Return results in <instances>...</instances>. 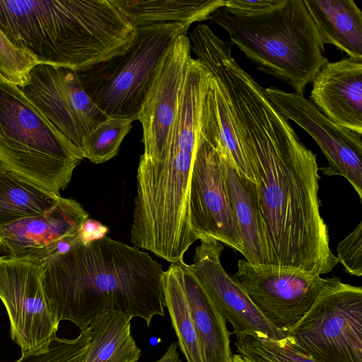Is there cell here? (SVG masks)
<instances>
[{"label":"cell","instance_id":"cell-1","mask_svg":"<svg viewBox=\"0 0 362 362\" xmlns=\"http://www.w3.org/2000/svg\"><path fill=\"white\" fill-rule=\"evenodd\" d=\"M226 102L256 181L267 266L329 273L338 261L320 211L316 155L259 84L230 92Z\"/></svg>","mask_w":362,"mask_h":362},{"label":"cell","instance_id":"cell-2","mask_svg":"<svg viewBox=\"0 0 362 362\" xmlns=\"http://www.w3.org/2000/svg\"><path fill=\"white\" fill-rule=\"evenodd\" d=\"M42 286L57 323L80 329L103 312H115L147 327L163 317L162 265L148 252L105 235L88 244L78 240L66 252L41 262Z\"/></svg>","mask_w":362,"mask_h":362},{"label":"cell","instance_id":"cell-3","mask_svg":"<svg viewBox=\"0 0 362 362\" xmlns=\"http://www.w3.org/2000/svg\"><path fill=\"white\" fill-rule=\"evenodd\" d=\"M0 29L39 64L76 71L123 53L136 33L112 0H0Z\"/></svg>","mask_w":362,"mask_h":362},{"label":"cell","instance_id":"cell-4","mask_svg":"<svg viewBox=\"0 0 362 362\" xmlns=\"http://www.w3.org/2000/svg\"><path fill=\"white\" fill-rule=\"evenodd\" d=\"M229 34L258 69L303 95L328 61L303 0H276L271 6L245 12L221 6L209 16Z\"/></svg>","mask_w":362,"mask_h":362},{"label":"cell","instance_id":"cell-5","mask_svg":"<svg viewBox=\"0 0 362 362\" xmlns=\"http://www.w3.org/2000/svg\"><path fill=\"white\" fill-rule=\"evenodd\" d=\"M85 158L21 89L0 82V161L41 187L60 195Z\"/></svg>","mask_w":362,"mask_h":362},{"label":"cell","instance_id":"cell-6","mask_svg":"<svg viewBox=\"0 0 362 362\" xmlns=\"http://www.w3.org/2000/svg\"><path fill=\"white\" fill-rule=\"evenodd\" d=\"M187 31L176 23L136 28L125 52L76 71L83 89L108 117L138 120L167 52Z\"/></svg>","mask_w":362,"mask_h":362},{"label":"cell","instance_id":"cell-7","mask_svg":"<svg viewBox=\"0 0 362 362\" xmlns=\"http://www.w3.org/2000/svg\"><path fill=\"white\" fill-rule=\"evenodd\" d=\"M287 336L317 362H362V288L335 276Z\"/></svg>","mask_w":362,"mask_h":362},{"label":"cell","instance_id":"cell-8","mask_svg":"<svg viewBox=\"0 0 362 362\" xmlns=\"http://www.w3.org/2000/svg\"><path fill=\"white\" fill-rule=\"evenodd\" d=\"M189 224L197 240L212 238L242 253V242L226 182L216 122L202 107L192 165Z\"/></svg>","mask_w":362,"mask_h":362},{"label":"cell","instance_id":"cell-9","mask_svg":"<svg viewBox=\"0 0 362 362\" xmlns=\"http://www.w3.org/2000/svg\"><path fill=\"white\" fill-rule=\"evenodd\" d=\"M334 278L240 259L233 279L267 321L287 334Z\"/></svg>","mask_w":362,"mask_h":362},{"label":"cell","instance_id":"cell-10","mask_svg":"<svg viewBox=\"0 0 362 362\" xmlns=\"http://www.w3.org/2000/svg\"><path fill=\"white\" fill-rule=\"evenodd\" d=\"M21 89L50 124L81 150L90 133L108 118L86 93L77 72L68 67L37 64Z\"/></svg>","mask_w":362,"mask_h":362},{"label":"cell","instance_id":"cell-11","mask_svg":"<svg viewBox=\"0 0 362 362\" xmlns=\"http://www.w3.org/2000/svg\"><path fill=\"white\" fill-rule=\"evenodd\" d=\"M41 279V262L0 259V299L8 315L11 339L22 354L46 349L58 330Z\"/></svg>","mask_w":362,"mask_h":362},{"label":"cell","instance_id":"cell-12","mask_svg":"<svg viewBox=\"0 0 362 362\" xmlns=\"http://www.w3.org/2000/svg\"><path fill=\"white\" fill-rule=\"evenodd\" d=\"M264 93L284 117L303 128L318 144L328 161L321 168L324 174L346 178L361 201L362 134L337 124L303 95L274 86L264 88Z\"/></svg>","mask_w":362,"mask_h":362},{"label":"cell","instance_id":"cell-13","mask_svg":"<svg viewBox=\"0 0 362 362\" xmlns=\"http://www.w3.org/2000/svg\"><path fill=\"white\" fill-rule=\"evenodd\" d=\"M221 243L212 238H202L194 251L189 268L211 302L232 326L236 337L262 333L270 339L287 337L262 315L243 289L223 269Z\"/></svg>","mask_w":362,"mask_h":362},{"label":"cell","instance_id":"cell-14","mask_svg":"<svg viewBox=\"0 0 362 362\" xmlns=\"http://www.w3.org/2000/svg\"><path fill=\"white\" fill-rule=\"evenodd\" d=\"M189 37L181 35L161 64L138 118L142 125L144 147L140 158L158 160L168 148L188 66L192 58Z\"/></svg>","mask_w":362,"mask_h":362},{"label":"cell","instance_id":"cell-15","mask_svg":"<svg viewBox=\"0 0 362 362\" xmlns=\"http://www.w3.org/2000/svg\"><path fill=\"white\" fill-rule=\"evenodd\" d=\"M88 216L79 203L62 197L43 214L0 228V259H25L42 262L58 253L63 239L76 235Z\"/></svg>","mask_w":362,"mask_h":362},{"label":"cell","instance_id":"cell-16","mask_svg":"<svg viewBox=\"0 0 362 362\" xmlns=\"http://www.w3.org/2000/svg\"><path fill=\"white\" fill-rule=\"evenodd\" d=\"M310 99L332 122L362 134V59L325 63L312 81Z\"/></svg>","mask_w":362,"mask_h":362},{"label":"cell","instance_id":"cell-17","mask_svg":"<svg viewBox=\"0 0 362 362\" xmlns=\"http://www.w3.org/2000/svg\"><path fill=\"white\" fill-rule=\"evenodd\" d=\"M219 145L230 202L242 242L241 254L252 264L267 266L256 183L238 173L220 141Z\"/></svg>","mask_w":362,"mask_h":362},{"label":"cell","instance_id":"cell-18","mask_svg":"<svg viewBox=\"0 0 362 362\" xmlns=\"http://www.w3.org/2000/svg\"><path fill=\"white\" fill-rule=\"evenodd\" d=\"M182 282L194 322L203 362H231L229 332L220 313L192 274L180 261Z\"/></svg>","mask_w":362,"mask_h":362},{"label":"cell","instance_id":"cell-19","mask_svg":"<svg viewBox=\"0 0 362 362\" xmlns=\"http://www.w3.org/2000/svg\"><path fill=\"white\" fill-rule=\"evenodd\" d=\"M321 44L362 59V12L353 0H303Z\"/></svg>","mask_w":362,"mask_h":362},{"label":"cell","instance_id":"cell-20","mask_svg":"<svg viewBox=\"0 0 362 362\" xmlns=\"http://www.w3.org/2000/svg\"><path fill=\"white\" fill-rule=\"evenodd\" d=\"M134 28L161 23H180L187 30L194 22L209 19L226 0H112Z\"/></svg>","mask_w":362,"mask_h":362},{"label":"cell","instance_id":"cell-21","mask_svg":"<svg viewBox=\"0 0 362 362\" xmlns=\"http://www.w3.org/2000/svg\"><path fill=\"white\" fill-rule=\"evenodd\" d=\"M91 340L84 362H139L141 349L131 333V320L115 312L93 318Z\"/></svg>","mask_w":362,"mask_h":362},{"label":"cell","instance_id":"cell-22","mask_svg":"<svg viewBox=\"0 0 362 362\" xmlns=\"http://www.w3.org/2000/svg\"><path fill=\"white\" fill-rule=\"evenodd\" d=\"M61 197L23 177L0 161V228L43 214Z\"/></svg>","mask_w":362,"mask_h":362},{"label":"cell","instance_id":"cell-23","mask_svg":"<svg viewBox=\"0 0 362 362\" xmlns=\"http://www.w3.org/2000/svg\"><path fill=\"white\" fill-rule=\"evenodd\" d=\"M167 308L177 343L187 362H203L194 322L186 296L180 262L170 263L163 275Z\"/></svg>","mask_w":362,"mask_h":362},{"label":"cell","instance_id":"cell-24","mask_svg":"<svg viewBox=\"0 0 362 362\" xmlns=\"http://www.w3.org/2000/svg\"><path fill=\"white\" fill-rule=\"evenodd\" d=\"M236 353L245 362H317L303 352L287 336L281 339L262 333L236 337Z\"/></svg>","mask_w":362,"mask_h":362},{"label":"cell","instance_id":"cell-25","mask_svg":"<svg viewBox=\"0 0 362 362\" xmlns=\"http://www.w3.org/2000/svg\"><path fill=\"white\" fill-rule=\"evenodd\" d=\"M133 122L127 118L108 117L99 124L84 141V158L92 163L100 164L117 156Z\"/></svg>","mask_w":362,"mask_h":362},{"label":"cell","instance_id":"cell-26","mask_svg":"<svg viewBox=\"0 0 362 362\" xmlns=\"http://www.w3.org/2000/svg\"><path fill=\"white\" fill-rule=\"evenodd\" d=\"M91 337L90 326L81 329L75 339H62L55 335L46 349L22 354L15 362H84Z\"/></svg>","mask_w":362,"mask_h":362},{"label":"cell","instance_id":"cell-27","mask_svg":"<svg viewBox=\"0 0 362 362\" xmlns=\"http://www.w3.org/2000/svg\"><path fill=\"white\" fill-rule=\"evenodd\" d=\"M37 64L30 52L13 44L0 29V72L7 83L23 88Z\"/></svg>","mask_w":362,"mask_h":362},{"label":"cell","instance_id":"cell-28","mask_svg":"<svg viewBox=\"0 0 362 362\" xmlns=\"http://www.w3.org/2000/svg\"><path fill=\"white\" fill-rule=\"evenodd\" d=\"M338 262L353 276H362V222L338 245Z\"/></svg>","mask_w":362,"mask_h":362},{"label":"cell","instance_id":"cell-29","mask_svg":"<svg viewBox=\"0 0 362 362\" xmlns=\"http://www.w3.org/2000/svg\"><path fill=\"white\" fill-rule=\"evenodd\" d=\"M108 228L100 221L92 218H87L81 226L77 234L78 240L84 245L88 244L97 240H100L107 235Z\"/></svg>","mask_w":362,"mask_h":362},{"label":"cell","instance_id":"cell-30","mask_svg":"<svg viewBox=\"0 0 362 362\" xmlns=\"http://www.w3.org/2000/svg\"><path fill=\"white\" fill-rule=\"evenodd\" d=\"M276 0H226L224 6L229 8L250 12L265 9L274 4Z\"/></svg>","mask_w":362,"mask_h":362},{"label":"cell","instance_id":"cell-31","mask_svg":"<svg viewBox=\"0 0 362 362\" xmlns=\"http://www.w3.org/2000/svg\"><path fill=\"white\" fill-rule=\"evenodd\" d=\"M177 343L173 341L167 349L165 354L156 362H182L179 358V354L177 351Z\"/></svg>","mask_w":362,"mask_h":362},{"label":"cell","instance_id":"cell-32","mask_svg":"<svg viewBox=\"0 0 362 362\" xmlns=\"http://www.w3.org/2000/svg\"><path fill=\"white\" fill-rule=\"evenodd\" d=\"M231 362H245V361L240 357V356L236 353V354H233Z\"/></svg>","mask_w":362,"mask_h":362},{"label":"cell","instance_id":"cell-33","mask_svg":"<svg viewBox=\"0 0 362 362\" xmlns=\"http://www.w3.org/2000/svg\"><path fill=\"white\" fill-rule=\"evenodd\" d=\"M0 82H6V79L4 78V77L2 76V74H1L0 72ZM7 83V82H6Z\"/></svg>","mask_w":362,"mask_h":362}]
</instances>
